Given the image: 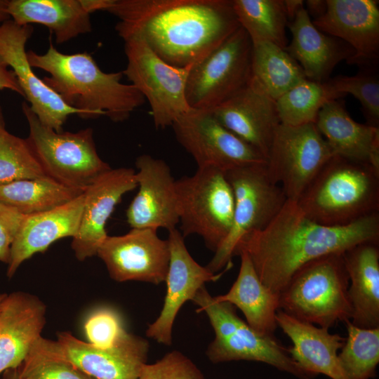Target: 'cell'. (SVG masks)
<instances>
[{
	"label": "cell",
	"instance_id": "ee69618b",
	"mask_svg": "<svg viewBox=\"0 0 379 379\" xmlns=\"http://www.w3.org/2000/svg\"><path fill=\"white\" fill-rule=\"evenodd\" d=\"M114 0H80L84 8L91 14L96 11H106L111 6Z\"/></svg>",
	"mask_w": 379,
	"mask_h": 379
},
{
	"label": "cell",
	"instance_id": "8d00e7d4",
	"mask_svg": "<svg viewBox=\"0 0 379 379\" xmlns=\"http://www.w3.org/2000/svg\"><path fill=\"white\" fill-rule=\"evenodd\" d=\"M353 76L339 75L326 81L340 98L351 94L361 103L368 125L379 127V79L374 68H364Z\"/></svg>",
	"mask_w": 379,
	"mask_h": 379
},
{
	"label": "cell",
	"instance_id": "d6986e66",
	"mask_svg": "<svg viewBox=\"0 0 379 379\" xmlns=\"http://www.w3.org/2000/svg\"><path fill=\"white\" fill-rule=\"evenodd\" d=\"M135 165L138 192L126 211L131 228L175 229L179 223L175 180L168 164L149 154L140 155Z\"/></svg>",
	"mask_w": 379,
	"mask_h": 379
},
{
	"label": "cell",
	"instance_id": "d590c367",
	"mask_svg": "<svg viewBox=\"0 0 379 379\" xmlns=\"http://www.w3.org/2000/svg\"><path fill=\"white\" fill-rule=\"evenodd\" d=\"M22 379H94L58 355L51 340L41 336L18 368Z\"/></svg>",
	"mask_w": 379,
	"mask_h": 379
},
{
	"label": "cell",
	"instance_id": "7402d4cb",
	"mask_svg": "<svg viewBox=\"0 0 379 379\" xmlns=\"http://www.w3.org/2000/svg\"><path fill=\"white\" fill-rule=\"evenodd\" d=\"M46 307L36 295L23 291L6 294L0 305V375L18 368L46 324Z\"/></svg>",
	"mask_w": 379,
	"mask_h": 379
},
{
	"label": "cell",
	"instance_id": "9a60e30c",
	"mask_svg": "<svg viewBox=\"0 0 379 379\" xmlns=\"http://www.w3.org/2000/svg\"><path fill=\"white\" fill-rule=\"evenodd\" d=\"M31 25H20L9 20L0 25V57L13 69L24 98L40 121L57 132L62 131L67 117L73 114L82 117L79 110L67 105L32 70L25 45L32 36Z\"/></svg>",
	"mask_w": 379,
	"mask_h": 379
},
{
	"label": "cell",
	"instance_id": "60d3db41",
	"mask_svg": "<svg viewBox=\"0 0 379 379\" xmlns=\"http://www.w3.org/2000/svg\"><path fill=\"white\" fill-rule=\"evenodd\" d=\"M2 89L13 91L24 97L14 72L8 69V65L0 57V90Z\"/></svg>",
	"mask_w": 379,
	"mask_h": 379
},
{
	"label": "cell",
	"instance_id": "1f68e13d",
	"mask_svg": "<svg viewBox=\"0 0 379 379\" xmlns=\"http://www.w3.org/2000/svg\"><path fill=\"white\" fill-rule=\"evenodd\" d=\"M239 25L252 44L267 41L282 48L288 45V20L283 0H232Z\"/></svg>",
	"mask_w": 379,
	"mask_h": 379
},
{
	"label": "cell",
	"instance_id": "6da1fadb",
	"mask_svg": "<svg viewBox=\"0 0 379 379\" xmlns=\"http://www.w3.org/2000/svg\"><path fill=\"white\" fill-rule=\"evenodd\" d=\"M107 11L119 19L123 40L140 36L180 68L202 60L240 27L232 0H114Z\"/></svg>",
	"mask_w": 379,
	"mask_h": 379
},
{
	"label": "cell",
	"instance_id": "484cf974",
	"mask_svg": "<svg viewBox=\"0 0 379 379\" xmlns=\"http://www.w3.org/2000/svg\"><path fill=\"white\" fill-rule=\"evenodd\" d=\"M315 125L334 155L379 171V127L357 123L338 100L323 106Z\"/></svg>",
	"mask_w": 379,
	"mask_h": 379
},
{
	"label": "cell",
	"instance_id": "d4e9b609",
	"mask_svg": "<svg viewBox=\"0 0 379 379\" xmlns=\"http://www.w3.org/2000/svg\"><path fill=\"white\" fill-rule=\"evenodd\" d=\"M288 27L292 39L284 49L300 65L307 79L326 81L339 62H347L354 55L347 44L319 30L305 8Z\"/></svg>",
	"mask_w": 379,
	"mask_h": 379
},
{
	"label": "cell",
	"instance_id": "8992f818",
	"mask_svg": "<svg viewBox=\"0 0 379 379\" xmlns=\"http://www.w3.org/2000/svg\"><path fill=\"white\" fill-rule=\"evenodd\" d=\"M207 315L215 332V338L208 346L206 356L214 363L246 360L260 361L288 372L300 379H313L291 357L288 350L274 336L254 331L236 313L227 302H218L201 288L192 300Z\"/></svg>",
	"mask_w": 379,
	"mask_h": 379
},
{
	"label": "cell",
	"instance_id": "f6af8a7d",
	"mask_svg": "<svg viewBox=\"0 0 379 379\" xmlns=\"http://www.w3.org/2000/svg\"><path fill=\"white\" fill-rule=\"evenodd\" d=\"M8 1L0 0V25L11 19L7 11Z\"/></svg>",
	"mask_w": 379,
	"mask_h": 379
},
{
	"label": "cell",
	"instance_id": "ab89813d",
	"mask_svg": "<svg viewBox=\"0 0 379 379\" xmlns=\"http://www.w3.org/2000/svg\"><path fill=\"white\" fill-rule=\"evenodd\" d=\"M24 215L0 204V261L8 264L11 248Z\"/></svg>",
	"mask_w": 379,
	"mask_h": 379
},
{
	"label": "cell",
	"instance_id": "e0dca14e",
	"mask_svg": "<svg viewBox=\"0 0 379 379\" xmlns=\"http://www.w3.org/2000/svg\"><path fill=\"white\" fill-rule=\"evenodd\" d=\"M167 240L170 260L165 279L166 293L162 310L149 325L146 335L159 343L170 345L174 321L182 306L192 300L206 283L218 280L224 272L213 273L197 262L185 246L184 237L176 228L168 231Z\"/></svg>",
	"mask_w": 379,
	"mask_h": 379
},
{
	"label": "cell",
	"instance_id": "bcb514c9",
	"mask_svg": "<svg viewBox=\"0 0 379 379\" xmlns=\"http://www.w3.org/2000/svg\"><path fill=\"white\" fill-rule=\"evenodd\" d=\"M0 379H22L19 375L18 368H11L5 371Z\"/></svg>",
	"mask_w": 379,
	"mask_h": 379
},
{
	"label": "cell",
	"instance_id": "f546056e",
	"mask_svg": "<svg viewBox=\"0 0 379 379\" xmlns=\"http://www.w3.org/2000/svg\"><path fill=\"white\" fill-rule=\"evenodd\" d=\"M83 192L44 175L0 185V204L29 215L65 204Z\"/></svg>",
	"mask_w": 379,
	"mask_h": 379
},
{
	"label": "cell",
	"instance_id": "9c48e42d",
	"mask_svg": "<svg viewBox=\"0 0 379 379\" xmlns=\"http://www.w3.org/2000/svg\"><path fill=\"white\" fill-rule=\"evenodd\" d=\"M225 174L234 193V220L229 235L206 266L213 273L230 269L239 241L264 229L287 200L282 188L270 179L266 164L235 168Z\"/></svg>",
	"mask_w": 379,
	"mask_h": 379
},
{
	"label": "cell",
	"instance_id": "2e32d148",
	"mask_svg": "<svg viewBox=\"0 0 379 379\" xmlns=\"http://www.w3.org/2000/svg\"><path fill=\"white\" fill-rule=\"evenodd\" d=\"M51 345L58 355L94 379H137L149 352L145 339L128 332L109 347H96L66 331L58 333Z\"/></svg>",
	"mask_w": 379,
	"mask_h": 379
},
{
	"label": "cell",
	"instance_id": "8fae6325",
	"mask_svg": "<svg viewBox=\"0 0 379 379\" xmlns=\"http://www.w3.org/2000/svg\"><path fill=\"white\" fill-rule=\"evenodd\" d=\"M124 41L127 58L124 75L148 101L155 127L171 126L191 109L186 85L192 66L180 68L168 64L140 36Z\"/></svg>",
	"mask_w": 379,
	"mask_h": 379
},
{
	"label": "cell",
	"instance_id": "5bb4252c",
	"mask_svg": "<svg viewBox=\"0 0 379 379\" xmlns=\"http://www.w3.org/2000/svg\"><path fill=\"white\" fill-rule=\"evenodd\" d=\"M96 255L110 277L119 282L159 284L165 281L170 260L168 240L161 239L152 228H132L124 235H107Z\"/></svg>",
	"mask_w": 379,
	"mask_h": 379
},
{
	"label": "cell",
	"instance_id": "7a4b0ae2",
	"mask_svg": "<svg viewBox=\"0 0 379 379\" xmlns=\"http://www.w3.org/2000/svg\"><path fill=\"white\" fill-rule=\"evenodd\" d=\"M371 241L379 242V213L347 225L328 226L312 220L295 201L287 199L264 229L239 241L234 255L245 252L262 283L279 295L307 263Z\"/></svg>",
	"mask_w": 379,
	"mask_h": 379
},
{
	"label": "cell",
	"instance_id": "5b68a950",
	"mask_svg": "<svg viewBox=\"0 0 379 379\" xmlns=\"http://www.w3.org/2000/svg\"><path fill=\"white\" fill-rule=\"evenodd\" d=\"M349 277L343 253L314 260L298 270L279 295V310L329 329L350 320Z\"/></svg>",
	"mask_w": 379,
	"mask_h": 379
},
{
	"label": "cell",
	"instance_id": "30bf717a",
	"mask_svg": "<svg viewBox=\"0 0 379 379\" xmlns=\"http://www.w3.org/2000/svg\"><path fill=\"white\" fill-rule=\"evenodd\" d=\"M252 41L240 26L219 46L193 65L186 85L191 109L212 110L251 79Z\"/></svg>",
	"mask_w": 379,
	"mask_h": 379
},
{
	"label": "cell",
	"instance_id": "74e56055",
	"mask_svg": "<svg viewBox=\"0 0 379 379\" xmlns=\"http://www.w3.org/2000/svg\"><path fill=\"white\" fill-rule=\"evenodd\" d=\"M88 343L98 347H109L117 344L128 332L120 314L109 307L95 309L84 324Z\"/></svg>",
	"mask_w": 379,
	"mask_h": 379
},
{
	"label": "cell",
	"instance_id": "7bdbcfd3",
	"mask_svg": "<svg viewBox=\"0 0 379 379\" xmlns=\"http://www.w3.org/2000/svg\"><path fill=\"white\" fill-rule=\"evenodd\" d=\"M304 2L302 0H283L288 23L293 22L297 14L304 8Z\"/></svg>",
	"mask_w": 379,
	"mask_h": 379
},
{
	"label": "cell",
	"instance_id": "7c38bea8",
	"mask_svg": "<svg viewBox=\"0 0 379 379\" xmlns=\"http://www.w3.org/2000/svg\"><path fill=\"white\" fill-rule=\"evenodd\" d=\"M333 155L315 124H280L266 158V168L287 199L296 201Z\"/></svg>",
	"mask_w": 379,
	"mask_h": 379
},
{
	"label": "cell",
	"instance_id": "277c9868",
	"mask_svg": "<svg viewBox=\"0 0 379 379\" xmlns=\"http://www.w3.org/2000/svg\"><path fill=\"white\" fill-rule=\"evenodd\" d=\"M312 220L344 226L379 213V171L333 155L296 201Z\"/></svg>",
	"mask_w": 379,
	"mask_h": 379
},
{
	"label": "cell",
	"instance_id": "b9f144b4",
	"mask_svg": "<svg viewBox=\"0 0 379 379\" xmlns=\"http://www.w3.org/2000/svg\"><path fill=\"white\" fill-rule=\"evenodd\" d=\"M307 14L310 18H313L312 20H317L323 16L327 10L326 0H307L305 1Z\"/></svg>",
	"mask_w": 379,
	"mask_h": 379
},
{
	"label": "cell",
	"instance_id": "52a82bcc",
	"mask_svg": "<svg viewBox=\"0 0 379 379\" xmlns=\"http://www.w3.org/2000/svg\"><path fill=\"white\" fill-rule=\"evenodd\" d=\"M22 109L29 129L26 140L47 176L84 191L111 169L97 152L91 128L57 132L44 125L27 103H22Z\"/></svg>",
	"mask_w": 379,
	"mask_h": 379
},
{
	"label": "cell",
	"instance_id": "ac0fdd59",
	"mask_svg": "<svg viewBox=\"0 0 379 379\" xmlns=\"http://www.w3.org/2000/svg\"><path fill=\"white\" fill-rule=\"evenodd\" d=\"M327 10L312 20L321 32L347 44L354 55L347 62L375 68L379 59V7L375 0H326Z\"/></svg>",
	"mask_w": 379,
	"mask_h": 379
},
{
	"label": "cell",
	"instance_id": "836d02e7",
	"mask_svg": "<svg viewBox=\"0 0 379 379\" xmlns=\"http://www.w3.org/2000/svg\"><path fill=\"white\" fill-rule=\"evenodd\" d=\"M347 337L338 360L347 379H371L379 363V328H363L345 321Z\"/></svg>",
	"mask_w": 379,
	"mask_h": 379
},
{
	"label": "cell",
	"instance_id": "ffe728a7",
	"mask_svg": "<svg viewBox=\"0 0 379 379\" xmlns=\"http://www.w3.org/2000/svg\"><path fill=\"white\" fill-rule=\"evenodd\" d=\"M137 186L133 169L111 168L84 191L80 225L72 241V248L79 260L96 255L107 237L106 223L115 206L124 194Z\"/></svg>",
	"mask_w": 379,
	"mask_h": 379
},
{
	"label": "cell",
	"instance_id": "f1b7e54d",
	"mask_svg": "<svg viewBox=\"0 0 379 379\" xmlns=\"http://www.w3.org/2000/svg\"><path fill=\"white\" fill-rule=\"evenodd\" d=\"M7 11L18 25L47 27L57 44L91 31L90 14L80 0H9Z\"/></svg>",
	"mask_w": 379,
	"mask_h": 379
},
{
	"label": "cell",
	"instance_id": "7dc6e473",
	"mask_svg": "<svg viewBox=\"0 0 379 379\" xmlns=\"http://www.w3.org/2000/svg\"><path fill=\"white\" fill-rule=\"evenodd\" d=\"M5 295H6V293H0V305H1V303L4 298L5 297Z\"/></svg>",
	"mask_w": 379,
	"mask_h": 379
},
{
	"label": "cell",
	"instance_id": "4dcf8cb0",
	"mask_svg": "<svg viewBox=\"0 0 379 379\" xmlns=\"http://www.w3.org/2000/svg\"><path fill=\"white\" fill-rule=\"evenodd\" d=\"M251 80L275 101L307 79L302 68L284 48L272 43H253Z\"/></svg>",
	"mask_w": 379,
	"mask_h": 379
},
{
	"label": "cell",
	"instance_id": "44dd1931",
	"mask_svg": "<svg viewBox=\"0 0 379 379\" xmlns=\"http://www.w3.org/2000/svg\"><path fill=\"white\" fill-rule=\"evenodd\" d=\"M226 128L267 158L280 124L276 101L251 79L233 97L211 110Z\"/></svg>",
	"mask_w": 379,
	"mask_h": 379
},
{
	"label": "cell",
	"instance_id": "4316f807",
	"mask_svg": "<svg viewBox=\"0 0 379 379\" xmlns=\"http://www.w3.org/2000/svg\"><path fill=\"white\" fill-rule=\"evenodd\" d=\"M379 242H364L343 253L350 286V321L363 328H379Z\"/></svg>",
	"mask_w": 379,
	"mask_h": 379
},
{
	"label": "cell",
	"instance_id": "4fadbf2b",
	"mask_svg": "<svg viewBox=\"0 0 379 379\" xmlns=\"http://www.w3.org/2000/svg\"><path fill=\"white\" fill-rule=\"evenodd\" d=\"M171 126L176 140L198 168L214 167L225 172L266 164L261 153L223 126L211 110L191 109Z\"/></svg>",
	"mask_w": 379,
	"mask_h": 379
},
{
	"label": "cell",
	"instance_id": "f35d334b",
	"mask_svg": "<svg viewBox=\"0 0 379 379\" xmlns=\"http://www.w3.org/2000/svg\"><path fill=\"white\" fill-rule=\"evenodd\" d=\"M137 379H205L201 370L187 356L172 351L156 362L142 367Z\"/></svg>",
	"mask_w": 379,
	"mask_h": 379
},
{
	"label": "cell",
	"instance_id": "e575fe53",
	"mask_svg": "<svg viewBox=\"0 0 379 379\" xmlns=\"http://www.w3.org/2000/svg\"><path fill=\"white\" fill-rule=\"evenodd\" d=\"M44 175L27 140L6 130L0 107V185Z\"/></svg>",
	"mask_w": 379,
	"mask_h": 379
},
{
	"label": "cell",
	"instance_id": "cb8c5ba5",
	"mask_svg": "<svg viewBox=\"0 0 379 379\" xmlns=\"http://www.w3.org/2000/svg\"><path fill=\"white\" fill-rule=\"evenodd\" d=\"M276 321L293 343L287 349L289 355L302 370L313 378L324 374L331 379H347L338 360V350L343 347L345 338L279 309Z\"/></svg>",
	"mask_w": 379,
	"mask_h": 379
},
{
	"label": "cell",
	"instance_id": "603a6c76",
	"mask_svg": "<svg viewBox=\"0 0 379 379\" xmlns=\"http://www.w3.org/2000/svg\"><path fill=\"white\" fill-rule=\"evenodd\" d=\"M83 204L84 192L52 210L24 215L11 245L7 277H12L25 260L44 252L55 241L74 237L79 231Z\"/></svg>",
	"mask_w": 379,
	"mask_h": 379
},
{
	"label": "cell",
	"instance_id": "83f0119b",
	"mask_svg": "<svg viewBox=\"0 0 379 379\" xmlns=\"http://www.w3.org/2000/svg\"><path fill=\"white\" fill-rule=\"evenodd\" d=\"M237 255L241 258V265L236 281L227 293L213 298L239 308L246 323L256 332L274 336L278 327L276 314L279 309V295L262 283L245 252L241 251Z\"/></svg>",
	"mask_w": 379,
	"mask_h": 379
},
{
	"label": "cell",
	"instance_id": "d6a6232c",
	"mask_svg": "<svg viewBox=\"0 0 379 379\" xmlns=\"http://www.w3.org/2000/svg\"><path fill=\"white\" fill-rule=\"evenodd\" d=\"M338 98L326 81L320 83L305 79L276 100L280 124L292 126L315 124L323 106Z\"/></svg>",
	"mask_w": 379,
	"mask_h": 379
},
{
	"label": "cell",
	"instance_id": "ba28073f",
	"mask_svg": "<svg viewBox=\"0 0 379 379\" xmlns=\"http://www.w3.org/2000/svg\"><path fill=\"white\" fill-rule=\"evenodd\" d=\"M175 188L182 235L200 236L215 253L229 235L234 220V193L225 172L198 168L194 175L175 180Z\"/></svg>",
	"mask_w": 379,
	"mask_h": 379
},
{
	"label": "cell",
	"instance_id": "3957f363",
	"mask_svg": "<svg viewBox=\"0 0 379 379\" xmlns=\"http://www.w3.org/2000/svg\"><path fill=\"white\" fill-rule=\"evenodd\" d=\"M27 54L32 67L49 74L44 81L67 105L81 112L82 118L105 115L124 121L145 101L134 86L120 81L123 72H104L88 53L65 54L50 43L44 54Z\"/></svg>",
	"mask_w": 379,
	"mask_h": 379
}]
</instances>
